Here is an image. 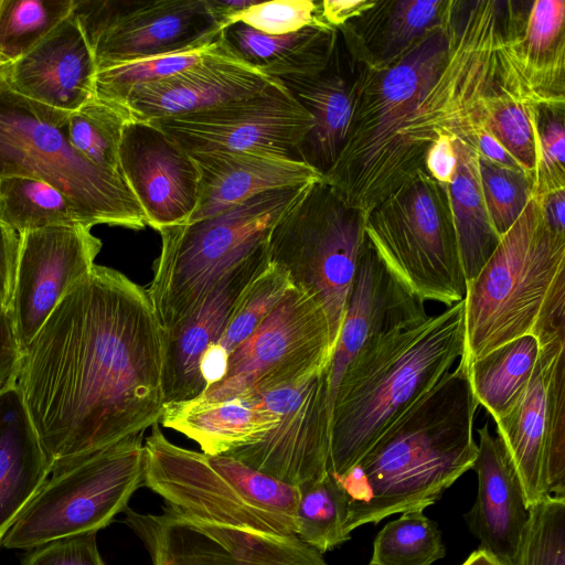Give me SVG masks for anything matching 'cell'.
Masks as SVG:
<instances>
[{
    "instance_id": "obj_25",
    "label": "cell",
    "mask_w": 565,
    "mask_h": 565,
    "mask_svg": "<svg viewBox=\"0 0 565 565\" xmlns=\"http://www.w3.org/2000/svg\"><path fill=\"white\" fill-rule=\"evenodd\" d=\"M200 175L199 201L188 222L221 213L267 191L323 179L303 161L248 151L190 153Z\"/></svg>"
},
{
    "instance_id": "obj_44",
    "label": "cell",
    "mask_w": 565,
    "mask_h": 565,
    "mask_svg": "<svg viewBox=\"0 0 565 565\" xmlns=\"http://www.w3.org/2000/svg\"><path fill=\"white\" fill-rule=\"evenodd\" d=\"M565 104L543 103L535 108L537 168L533 195L565 188Z\"/></svg>"
},
{
    "instance_id": "obj_28",
    "label": "cell",
    "mask_w": 565,
    "mask_h": 565,
    "mask_svg": "<svg viewBox=\"0 0 565 565\" xmlns=\"http://www.w3.org/2000/svg\"><path fill=\"white\" fill-rule=\"evenodd\" d=\"M51 467L19 387L0 392V546Z\"/></svg>"
},
{
    "instance_id": "obj_32",
    "label": "cell",
    "mask_w": 565,
    "mask_h": 565,
    "mask_svg": "<svg viewBox=\"0 0 565 565\" xmlns=\"http://www.w3.org/2000/svg\"><path fill=\"white\" fill-rule=\"evenodd\" d=\"M456 170L447 185L466 284L481 269L499 244L483 200L478 153L458 138L452 141Z\"/></svg>"
},
{
    "instance_id": "obj_35",
    "label": "cell",
    "mask_w": 565,
    "mask_h": 565,
    "mask_svg": "<svg viewBox=\"0 0 565 565\" xmlns=\"http://www.w3.org/2000/svg\"><path fill=\"white\" fill-rule=\"evenodd\" d=\"M350 498L332 473L299 488L295 513V535L324 554L351 539L348 531Z\"/></svg>"
},
{
    "instance_id": "obj_19",
    "label": "cell",
    "mask_w": 565,
    "mask_h": 565,
    "mask_svg": "<svg viewBox=\"0 0 565 565\" xmlns=\"http://www.w3.org/2000/svg\"><path fill=\"white\" fill-rule=\"evenodd\" d=\"M120 173L138 201L147 225L186 223L199 201L200 175L191 154L154 121L131 119L119 145Z\"/></svg>"
},
{
    "instance_id": "obj_15",
    "label": "cell",
    "mask_w": 565,
    "mask_h": 565,
    "mask_svg": "<svg viewBox=\"0 0 565 565\" xmlns=\"http://www.w3.org/2000/svg\"><path fill=\"white\" fill-rule=\"evenodd\" d=\"M124 513L152 565H327L322 554L295 535L210 522L167 504L161 513L128 507Z\"/></svg>"
},
{
    "instance_id": "obj_29",
    "label": "cell",
    "mask_w": 565,
    "mask_h": 565,
    "mask_svg": "<svg viewBox=\"0 0 565 565\" xmlns=\"http://www.w3.org/2000/svg\"><path fill=\"white\" fill-rule=\"evenodd\" d=\"M160 423L195 441L210 456L255 444L277 423V416L255 396L166 404Z\"/></svg>"
},
{
    "instance_id": "obj_1",
    "label": "cell",
    "mask_w": 565,
    "mask_h": 565,
    "mask_svg": "<svg viewBox=\"0 0 565 565\" xmlns=\"http://www.w3.org/2000/svg\"><path fill=\"white\" fill-rule=\"evenodd\" d=\"M516 2L455 0L452 19L381 68L359 66L345 145L323 181L367 214L419 170L440 135L477 152L490 102L514 92L543 103L515 54L525 17Z\"/></svg>"
},
{
    "instance_id": "obj_16",
    "label": "cell",
    "mask_w": 565,
    "mask_h": 565,
    "mask_svg": "<svg viewBox=\"0 0 565 565\" xmlns=\"http://www.w3.org/2000/svg\"><path fill=\"white\" fill-rule=\"evenodd\" d=\"M149 121L189 153L248 151L291 160H300L299 148L312 127V117L278 79L247 98Z\"/></svg>"
},
{
    "instance_id": "obj_52",
    "label": "cell",
    "mask_w": 565,
    "mask_h": 565,
    "mask_svg": "<svg viewBox=\"0 0 565 565\" xmlns=\"http://www.w3.org/2000/svg\"><path fill=\"white\" fill-rule=\"evenodd\" d=\"M540 205L543 218L555 233L565 235V188L533 195Z\"/></svg>"
},
{
    "instance_id": "obj_3",
    "label": "cell",
    "mask_w": 565,
    "mask_h": 565,
    "mask_svg": "<svg viewBox=\"0 0 565 565\" xmlns=\"http://www.w3.org/2000/svg\"><path fill=\"white\" fill-rule=\"evenodd\" d=\"M467 364H459L401 415L345 476L348 531L436 503L472 469L478 407Z\"/></svg>"
},
{
    "instance_id": "obj_27",
    "label": "cell",
    "mask_w": 565,
    "mask_h": 565,
    "mask_svg": "<svg viewBox=\"0 0 565 565\" xmlns=\"http://www.w3.org/2000/svg\"><path fill=\"white\" fill-rule=\"evenodd\" d=\"M353 66L347 71L339 41L328 66L316 75H286L277 79L312 117V127L299 148V159L324 175L340 156L353 113Z\"/></svg>"
},
{
    "instance_id": "obj_33",
    "label": "cell",
    "mask_w": 565,
    "mask_h": 565,
    "mask_svg": "<svg viewBox=\"0 0 565 565\" xmlns=\"http://www.w3.org/2000/svg\"><path fill=\"white\" fill-rule=\"evenodd\" d=\"M539 355L537 340L524 335L467 364L475 397L494 423L519 401L533 375Z\"/></svg>"
},
{
    "instance_id": "obj_26",
    "label": "cell",
    "mask_w": 565,
    "mask_h": 565,
    "mask_svg": "<svg viewBox=\"0 0 565 565\" xmlns=\"http://www.w3.org/2000/svg\"><path fill=\"white\" fill-rule=\"evenodd\" d=\"M454 0H376L374 6L339 28L352 64L385 67L448 20Z\"/></svg>"
},
{
    "instance_id": "obj_51",
    "label": "cell",
    "mask_w": 565,
    "mask_h": 565,
    "mask_svg": "<svg viewBox=\"0 0 565 565\" xmlns=\"http://www.w3.org/2000/svg\"><path fill=\"white\" fill-rule=\"evenodd\" d=\"M230 353L218 342L212 343L202 353L199 370L206 390L220 383L228 370Z\"/></svg>"
},
{
    "instance_id": "obj_54",
    "label": "cell",
    "mask_w": 565,
    "mask_h": 565,
    "mask_svg": "<svg viewBox=\"0 0 565 565\" xmlns=\"http://www.w3.org/2000/svg\"><path fill=\"white\" fill-rule=\"evenodd\" d=\"M461 565H501L492 555L478 548Z\"/></svg>"
},
{
    "instance_id": "obj_48",
    "label": "cell",
    "mask_w": 565,
    "mask_h": 565,
    "mask_svg": "<svg viewBox=\"0 0 565 565\" xmlns=\"http://www.w3.org/2000/svg\"><path fill=\"white\" fill-rule=\"evenodd\" d=\"M20 235L0 221V307L9 309L12 298Z\"/></svg>"
},
{
    "instance_id": "obj_21",
    "label": "cell",
    "mask_w": 565,
    "mask_h": 565,
    "mask_svg": "<svg viewBox=\"0 0 565 565\" xmlns=\"http://www.w3.org/2000/svg\"><path fill=\"white\" fill-rule=\"evenodd\" d=\"M276 81L237 58L223 43L218 51L181 73L134 86L117 105L132 119L157 120L247 98Z\"/></svg>"
},
{
    "instance_id": "obj_57",
    "label": "cell",
    "mask_w": 565,
    "mask_h": 565,
    "mask_svg": "<svg viewBox=\"0 0 565 565\" xmlns=\"http://www.w3.org/2000/svg\"><path fill=\"white\" fill-rule=\"evenodd\" d=\"M367 565H374V564L369 563Z\"/></svg>"
},
{
    "instance_id": "obj_14",
    "label": "cell",
    "mask_w": 565,
    "mask_h": 565,
    "mask_svg": "<svg viewBox=\"0 0 565 565\" xmlns=\"http://www.w3.org/2000/svg\"><path fill=\"white\" fill-rule=\"evenodd\" d=\"M495 424L526 504L547 495L565 498V338L540 347L524 392Z\"/></svg>"
},
{
    "instance_id": "obj_22",
    "label": "cell",
    "mask_w": 565,
    "mask_h": 565,
    "mask_svg": "<svg viewBox=\"0 0 565 565\" xmlns=\"http://www.w3.org/2000/svg\"><path fill=\"white\" fill-rule=\"evenodd\" d=\"M427 317L424 301L386 268L365 238L329 364L331 409L347 365L369 339L406 329Z\"/></svg>"
},
{
    "instance_id": "obj_39",
    "label": "cell",
    "mask_w": 565,
    "mask_h": 565,
    "mask_svg": "<svg viewBox=\"0 0 565 565\" xmlns=\"http://www.w3.org/2000/svg\"><path fill=\"white\" fill-rule=\"evenodd\" d=\"M537 105L521 94L504 92L490 102L484 122L486 130L521 166L533 183L537 168Z\"/></svg>"
},
{
    "instance_id": "obj_49",
    "label": "cell",
    "mask_w": 565,
    "mask_h": 565,
    "mask_svg": "<svg viewBox=\"0 0 565 565\" xmlns=\"http://www.w3.org/2000/svg\"><path fill=\"white\" fill-rule=\"evenodd\" d=\"M456 137L440 135L430 145L425 157V170L436 181L450 184L456 170L452 141Z\"/></svg>"
},
{
    "instance_id": "obj_12",
    "label": "cell",
    "mask_w": 565,
    "mask_h": 565,
    "mask_svg": "<svg viewBox=\"0 0 565 565\" xmlns=\"http://www.w3.org/2000/svg\"><path fill=\"white\" fill-rule=\"evenodd\" d=\"M332 352L320 301L308 290L292 286L230 354L225 377L199 397L220 401L297 385L328 367Z\"/></svg>"
},
{
    "instance_id": "obj_11",
    "label": "cell",
    "mask_w": 565,
    "mask_h": 565,
    "mask_svg": "<svg viewBox=\"0 0 565 565\" xmlns=\"http://www.w3.org/2000/svg\"><path fill=\"white\" fill-rule=\"evenodd\" d=\"M365 217L322 179L308 186L268 239L270 263L282 268L294 286L320 301L333 350L366 238Z\"/></svg>"
},
{
    "instance_id": "obj_34",
    "label": "cell",
    "mask_w": 565,
    "mask_h": 565,
    "mask_svg": "<svg viewBox=\"0 0 565 565\" xmlns=\"http://www.w3.org/2000/svg\"><path fill=\"white\" fill-rule=\"evenodd\" d=\"M0 221L19 234L52 226H85L68 196L49 183L25 177L0 179Z\"/></svg>"
},
{
    "instance_id": "obj_45",
    "label": "cell",
    "mask_w": 565,
    "mask_h": 565,
    "mask_svg": "<svg viewBox=\"0 0 565 565\" xmlns=\"http://www.w3.org/2000/svg\"><path fill=\"white\" fill-rule=\"evenodd\" d=\"M235 22L269 35L292 33L312 24L327 25L319 17V1L313 0L259 1L242 12Z\"/></svg>"
},
{
    "instance_id": "obj_56",
    "label": "cell",
    "mask_w": 565,
    "mask_h": 565,
    "mask_svg": "<svg viewBox=\"0 0 565 565\" xmlns=\"http://www.w3.org/2000/svg\"><path fill=\"white\" fill-rule=\"evenodd\" d=\"M1 2H2V0H0V7H1Z\"/></svg>"
},
{
    "instance_id": "obj_43",
    "label": "cell",
    "mask_w": 565,
    "mask_h": 565,
    "mask_svg": "<svg viewBox=\"0 0 565 565\" xmlns=\"http://www.w3.org/2000/svg\"><path fill=\"white\" fill-rule=\"evenodd\" d=\"M529 510L518 565H565V498L547 495Z\"/></svg>"
},
{
    "instance_id": "obj_4",
    "label": "cell",
    "mask_w": 565,
    "mask_h": 565,
    "mask_svg": "<svg viewBox=\"0 0 565 565\" xmlns=\"http://www.w3.org/2000/svg\"><path fill=\"white\" fill-rule=\"evenodd\" d=\"M463 350V300L412 327L369 339L347 365L334 394L329 472H350Z\"/></svg>"
},
{
    "instance_id": "obj_41",
    "label": "cell",
    "mask_w": 565,
    "mask_h": 565,
    "mask_svg": "<svg viewBox=\"0 0 565 565\" xmlns=\"http://www.w3.org/2000/svg\"><path fill=\"white\" fill-rule=\"evenodd\" d=\"M292 286L289 275L269 263L239 296L218 343L231 354L255 331Z\"/></svg>"
},
{
    "instance_id": "obj_2",
    "label": "cell",
    "mask_w": 565,
    "mask_h": 565,
    "mask_svg": "<svg viewBox=\"0 0 565 565\" xmlns=\"http://www.w3.org/2000/svg\"><path fill=\"white\" fill-rule=\"evenodd\" d=\"M163 330L147 289L94 265L22 352L17 376L51 470L159 424Z\"/></svg>"
},
{
    "instance_id": "obj_10",
    "label": "cell",
    "mask_w": 565,
    "mask_h": 565,
    "mask_svg": "<svg viewBox=\"0 0 565 565\" xmlns=\"http://www.w3.org/2000/svg\"><path fill=\"white\" fill-rule=\"evenodd\" d=\"M143 434L53 468L1 545L30 551L55 540L97 533L109 525L143 486Z\"/></svg>"
},
{
    "instance_id": "obj_31",
    "label": "cell",
    "mask_w": 565,
    "mask_h": 565,
    "mask_svg": "<svg viewBox=\"0 0 565 565\" xmlns=\"http://www.w3.org/2000/svg\"><path fill=\"white\" fill-rule=\"evenodd\" d=\"M565 1L531 3L515 41L523 76L543 103L565 104Z\"/></svg>"
},
{
    "instance_id": "obj_23",
    "label": "cell",
    "mask_w": 565,
    "mask_h": 565,
    "mask_svg": "<svg viewBox=\"0 0 565 565\" xmlns=\"http://www.w3.org/2000/svg\"><path fill=\"white\" fill-rule=\"evenodd\" d=\"M478 455L472 467L478 492L465 520L479 540L480 550L501 565H518L530 518L523 486L502 439L491 435L488 423L478 429Z\"/></svg>"
},
{
    "instance_id": "obj_40",
    "label": "cell",
    "mask_w": 565,
    "mask_h": 565,
    "mask_svg": "<svg viewBox=\"0 0 565 565\" xmlns=\"http://www.w3.org/2000/svg\"><path fill=\"white\" fill-rule=\"evenodd\" d=\"M222 46L220 38L201 47L151 56L98 71L95 75V94L100 99L117 104L134 86L181 73Z\"/></svg>"
},
{
    "instance_id": "obj_6",
    "label": "cell",
    "mask_w": 565,
    "mask_h": 565,
    "mask_svg": "<svg viewBox=\"0 0 565 565\" xmlns=\"http://www.w3.org/2000/svg\"><path fill=\"white\" fill-rule=\"evenodd\" d=\"M310 184L259 193L213 216L160 230L147 292L162 330L172 329L223 276L266 248L274 226Z\"/></svg>"
},
{
    "instance_id": "obj_30",
    "label": "cell",
    "mask_w": 565,
    "mask_h": 565,
    "mask_svg": "<svg viewBox=\"0 0 565 565\" xmlns=\"http://www.w3.org/2000/svg\"><path fill=\"white\" fill-rule=\"evenodd\" d=\"M221 38L237 58L278 78L323 71L337 47L339 30L312 24L292 33L269 35L235 22L223 30Z\"/></svg>"
},
{
    "instance_id": "obj_9",
    "label": "cell",
    "mask_w": 565,
    "mask_h": 565,
    "mask_svg": "<svg viewBox=\"0 0 565 565\" xmlns=\"http://www.w3.org/2000/svg\"><path fill=\"white\" fill-rule=\"evenodd\" d=\"M365 236L386 268L415 296L450 307L465 298L448 189L426 170L369 211Z\"/></svg>"
},
{
    "instance_id": "obj_37",
    "label": "cell",
    "mask_w": 565,
    "mask_h": 565,
    "mask_svg": "<svg viewBox=\"0 0 565 565\" xmlns=\"http://www.w3.org/2000/svg\"><path fill=\"white\" fill-rule=\"evenodd\" d=\"M424 510L403 512L384 525L373 543L374 565H431L446 550L441 533Z\"/></svg>"
},
{
    "instance_id": "obj_24",
    "label": "cell",
    "mask_w": 565,
    "mask_h": 565,
    "mask_svg": "<svg viewBox=\"0 0 565 565\" xmlns=\"http://www.w3.org/2000/svg\"><path fill=\"white\" fill-rule=\"evenodd\" d=\"M97 68L73 12L28 54L11 63L3 82L33 102L74 111L96 96Z\"/></svg>"
},
{
    "instance_id": "obj_20",
    "label": "cell",
    "mask_w": 565,
    "mask_h": 565,
    "mask_svg": "<svg viewBox=\"0 0 565 565\" xmlns=\"http://www.w3.org/2000/svg\"><path fill=\"white\" fill-rule=\"evenodd\" d=\"M269 263L267 246L223 276L185 318L162 332L166 404L204 394L206 385L199 370L201 355L210 344L218 342L239 296Z\"/></svg>"
},
{
    "instance_id": "obj_17",
    "label": "cell",
    "mask_w": 565,
    "mask_h": 565,
    "mask_svg": "<svg viewBox=\"0 0 565 565\" xmlns=\"http://www.w3.org/2000/svg\"><path fill=\"white\" fill-rule=\"evenodd\" d=\"M254 396L277 423L259 441L226 456L298 488L323 479L330 462L329 366L297 385Z\"/></svg>"
},
{
    "instance_id": "obj_13",
    "label": "cell",
    "mask_w": 565,
    "mask_h": 565,
    "mask_svg": "<svg viewBox=\"0 0 565 565\" xmlns=\"http://www.w3.org/2000/svg\"><path fill=\"white\" fill-rule=\"evenodd\" d=\"M98 71L204 46L223 29L206 0H74Z\"/></svg>"
},
{
    "instance_id": "obj_50",
    "label": "cell",
    "mask_w": 565,
    "mask_h": 565,
    "mask_svg": "<svg viewBox=\"0 0 565 565\" xmlns=\"http://www.w3.org/2000/svg\"><path fill=\"white\" fill-rule=\"evenodd\" d=\"M376 0H323L319 1L320 20L334 29H339L347 22L358 18Z\"/></svg>"
},
{
    "instance_id": "obj_18",
    "label": "cell",
    "mask_w": 565,
    "mask_h": 565,
    "mask_svg": "<svg viewBox=\"0 0 565 565\" xmlns=\"http://www.w3.org/2000/svg\"><path fill=\"white\" fill-rule=\"evenodd\" d=\"M92 228L52 226L20 235L9 312L21 352L64 295L95 265L102 241Z\"/></svg>"
},
{
    "instance_id": "obj_7",
    "label": "cell",
    "mask_w": 565,
    "mask_h": 565,
    "mask_svg": "<svg viewBox=\"0 0 565 565\" xmlns=\"http://www.w3.org/2000/svg\"><path fill=\"white\" fill-rule=\"evenodd\" d=\"M143 486L167 505L210 522L295 535L298 487L231 456L180 447L159 424L143 440Z\"/></svg>"
},
{
    "instance_id": "obj_38",
    "label": "cell",
    "mask_w": 565,
    "mask_h": 565,
    "mask_svg": "<svg viewBox=\"0 0 565 565\" xmlns=\"http://www.w3.org/2000/svg\"><path fill=\"white\" fill-rule=\"evenodd\" d=\"M74 0H2L0 55L15 62L44 40L72 12Z\"/></svg>"
},
{
    "instance_id": "obj_42",
    "label": "cell",
    "mask_w": 565,
    "mask_h": 565,
    "mask_svg": "<svg viewBox=\"0 0 565 565\" xmlns=\"http://www.w3.org/2000/svg\"><path fill=\"white\" fill-rule=\"evenodd\" d=\"M478 173L486 207L499 237L514 224L533 195V180L522 170L478 154Z\"/></svg>"
},
{
    "instance_id": "obj_8",
    "label": "cell",
    "mask_w": 565,
    "mask_h": 565,
    "mask_svg": "<svg viewBox=\"0 0 565 565\" xmlns=\"http://www.w3.org/2000/svg\"><path fill=\"white\" fill-rule=\"evenodd\" d=\"M70 114L0 82V179L32 178L58 189L88 228L99 224L143 228V212L122 175L97 167L71 145Z\"/></svg>"
},
{
    "instance_id": "obj_47",
    "label": "cell",
    "mask_w": 565,
    "mask_h": 565,
    "mask_svg": "<svg viewBox=\"0 0 565 565\" xmlns=\"http://www.w3.org/2000/svg\"><path fill=\"white\" fill-rule=\"evenodd\" d=\"M21 355L9 309L0 307V392L17 384Z\"/></svg>"
},
{
    "instance_id": "obj_5",
    "label": "cell",
    "mask_w": 565,
    "mask_h": 565,
    "mask_svg": "<svg viewBox=\"0 0 565 565\" xmlns=\"http://www.w3.org/2000/svg\"><path fill=\"white\" fill-rule=\"evenodd\" d=\"M466 364L524 335L565 338V235L545 223L532 195L493 253L466 284Z\"/></svg>"
},
{
    "instance_id": "obj_36",
    "label": "cell",
    "mask_w": 565,
    "mask_h": 565,
    "mask_svg": "<svg viewBox=\"0 0 565 565\" xmlns=\"http://www.w3.org/2000/svg\"><path fill=\"white\" fill-rule=\"evenodd\" d=\"M132 119L120 105L93 97L71 111L67 137L71 145L97 167L120 173L119 145L124 127Z\"/></svg>"
},
{
    "instance_id": "obj_46",
    "label": "cell",
    "mask_w": 565,
    "mask_h": 565,
    "mask_svg": "<svg viewBox=\"0 0 565 565\" xmlns=\"http://www.w3.org/2000/svg\"><path fill=\"white\" fill-rule=\"evenodd\" d=\"M96 534L86 533L45 543L30 550L21 565H104Z\"/></svg>"
},
{
    "instance_id": "obj_53",
    "label": "cell",
    "mask_w": 565,
    "mask_h": 565,
    "mask_svg": "<svg viewBox=\"0 0 565 565\" xmlns=\"http://www.w3.org/2000/svg\"><path fill=\"white\" fill-rule=\"evenodd\" d=\"M477 153L498 164L522 170L521 166L509 154V152L486 130L477 137Z\"/></svg>"
},
{
    "instance_id": "obj_55",
    "label": "cell",
    "mask_w": 565,
    "mask_h": 565,
    "mask_svg": "<svg viewBox=\"0 0 565 565\" xmlns=\"http://www.w3.org/2000/svg\"><path fill=\"white\" fill-rule=\"evenodd\" d=\"M11 63L13 62L8 61L7 58L0 55V82L4 81L7 71Z\"/></svg>"
}]
</instances>
